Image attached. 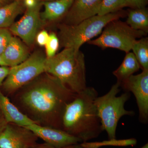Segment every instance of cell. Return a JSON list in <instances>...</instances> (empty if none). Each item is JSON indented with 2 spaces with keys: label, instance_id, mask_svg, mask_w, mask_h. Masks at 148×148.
Here are the masks:
<instances>
[{
  "label": "cell",
  "instance_id": "cell-10",
  "mask_svg": "<svg viewBox=\"0 0 148 148\" xmlns=\"http://www.w3.org/2000/svg\"><path fill=\"white\" fill-rule=\"evenodd\" d=\"M38 139L27 127L7 123L0 133V148H31Z\"/></svg>",
  "mask_w": 148,
  "mask_h": 148
},
{
  "label": "cell",
  "instance_id": "cell-29",
  "mask_svg": "<svg viewBox=\"0 0 148 148\" xmlns=\"http://www.w3.org/2000/svg\"><path fill=\"white\" fill-rule=\"evenodd\" d=\"M7 124V123L5 121L4 119L3 118V119H1L0 118V133L3 131Z\"/></svg>",
  "mask_w": 148,
  "mask_h": 148
},
{
  "label": "cell",
  "instance_id": "cell-8",
  "mask_svg": "<svg viewBox=\"0 0 148 148\" xmlns=\"http://www.w3.org/2000/svg\"><path fill=\"white\" fill-rule=\"evenodd\" d=\"M45 1L33 8L26 9L24 16L9 28L12 34L18 37L27 46L33 44L39 29L42 26L40 10Z\"/></svg>",
  "mask_w": 148,
  "mask_h": 148
},
{
  "label": "cell",
  "instance_id": "cell-17",
  "mask_svg": "<svg viewBox=\"0 0 148 148\" xmlns=\"http://www.w3.org/2000/svg\"><path fill=\"white\" fill-rule=\"evenodd\" d=\"M140 64L132 52H127L117 69L113 72V74L117 79L118 82L121 83L130 77L138 72L140 69Z\"/></svg>",
  "mask_w": 148,
  "mask_h": 148
},
{
  "label": "cell",
  "instance_id": "cell-2",
  "mask_svg": "<svg viewBox=\"0 0 148 148\" xmlns=\"http://www.w3.org/2000/svg\"><path fill=\"white\" fill-rule=\"evenodd\" d=\"M98 96L95 88L87 87L66 106L62 130L82 143L98 138L103 131L95 104Z\"/></svg>",
  "mask_w": 148,
  "mask_h": 148
},
{
  "label": "cell",
  "instance_id": "cell-18",
  "mask_svg": "<svg viewBox=\"0 0 148 148\" xmlns=\"http://www.w3.org/2000/svg\"><path fill=\"white\" fill-rule=\"evenodd\" d=\"M126 23L136 31L148 33V11L146 8H133L127 14Z\"/></svg>",
  "mask_w": 148,
  "mask_h": 148
},
{
  "label": "cell",
  "instance_id": "cell-9",
  "mask_svg": "<svg viewBox=\"0 0 148 148\" xmlns=\"http://www.w3.org/2000/svg\"><path fill=\"white\" fill-rule=\"evenodd\" d=\"M127 92L135 95L141 122L147 123L148 121V70L137 75H132L121 84Z\"/></svg>",
  "mask_w": 148,
  "mask_h": 148
},
{
  "label": "cell",
  "instance_id": "cell-3",
  "mask_svg": "<svg viewBox=\"0 0 148 148\" xmlns=\"http://www.w3.org/2000/svg\"><path fill=\"white\" fill-rule=\"evenodd\" d=\"M45 72L77 94L87 87L84 55L79 49L66 48L53 57L47 58Z\"/></svg>",
  "mask_w": 148,
  "mask_h": 148
},
{
  "label": "cell",
  "instance_id": "cell-5",
  "mask_svg": "<svg viewBox=\"0 0 148 148\" xmlns=\"http://www.w3.org/2000/svg\"><path fill=\"white\" fill-rule=\"evenodd\" d=\"M120 83L117 82L108 93L95 98V104L103 131H106L109 140L116 138V130L119 121L122 117L133 116L135 112L125 108V105L130 94L126 92L117 96L120 91Z\"/></svg>",
  "mask_w": 148,
  "mask_h": 148
},
{
  "label": "cell",
  "instance_id": "cell-1",
  "mask_svg": "<svg viewBox=\"0 0 148 148\" xmlns=\"http://www.w3.org/2000/svg\"><path fill=\"white\" fill-rule=\"evenodd\" d=\"M18 91V102L37 124L62 130L66 106L76 97L58 79L45 72Z\"/></svg>",
  "mask_w": 148,
  "mask_h": 148
},
{
  "label": "cell",
  "instance_id": "cell-7",
  "mask_svg": "<svg viewBox=\"0 0 148 148\" xmlns=\"http://www.w3.org/2000/svg\"><path fill=\"white\" fill-rule=\"evenodd\" d=\"M46 58L45 53L36 51L21 64L10 67L2 85L5 90L8 94L14 93L45 73Z\"/></svg>",
  "mask_w": 148,
  "mask_h": 148
},
{
  "label": "cell",
  "instance_id": "cell-30",
  "mask_svg": "<svg viewBox=\"0 0 148 148\" xmlns=\"http://www.w3.org/2000/svg\"><path fill=\"white\" fill-rule=\"evenodd\" d=\"M12 1V0H0V6L5 5Z\"/></svg>",
  "mask_w": 148,
  "mask_h": 148
},
{
  "label": "cell",
  "instance_id": "cell-21",
  "mask_svg": "<svg viewBox=\"0 0 148 148\" xmlns=\"http://www.w3.org/2000/svg\"><path fill=\"white\" fill-rule=\"evenodd\" d=\"M137 140L135 139H129L127 140H117L116 139L110 140L108 141H104L98 143H88L86 144L87 148H97L102 146L115 145L128 146L134 145H136Z\"/></svg>",
  "mask_w": 148,
  "mask_h": 148
},
{
  "label": "cell",
  "instance_id": "cell-20",
  "mask_svg": "<svg viewBox=\"0 0 148 148\" xmlns=\"http://www.w3.org/2000/svg\"><path fill=\"white\" fill-rule=\"evenodd\" d=\"M128 7L125 0H102L97 15H106L119 11Z\"/></svg>",
  "mask_w": 148,
  "mask_h": 148
},
{
  "label": "cell",
  "instance_id": "cell-15",
  "mask_svg": "<svg viewBox=\"0 0 148 148\" xmlns=\"http://www.w3.org/2000/svg\"><path fill=\"white\" fill-rule=\"evenodd\" d=\"M73 0H46L43 6L44 10L40 13L42 25L52 23L65 17Z\"/></svg>",
  "mask_w": 148,
  "mask_h": 148
},
{
  "label": "cell",
  "instance_id": "cell-24",
  "mask_svg": "<svg viewBox=\"0 0 148 148\" xmlns=\"http://www.w3.org/2000/svg\"><path fill=\"white\" fill-rule=\"evenodd\" d=\"M49 34L45 30H42L38 32L36 36L37 43L40 46H45L49 38Z\"/></svg>",
  "mask_w": 148,
  "mask_h": 148
},
{
  "label": "cell",
  "instance_id": "cell-13",
  "mask_svg": "<svg viewBox=\"0 0 148 148\" xmlns=\"http://www.w3.org/2000/svg\"><path fill=\"white\" fill-rule=\"evenodd\" d=\"M0 111L7 123H12L22 127H27L34 123H37L21 112L1 90Z\"/></svg>",
  "mask_w": 148,
  "mask_h": 148
},
{
  "label": "cell",
  "instance_id": "cell-32",
  "mask_svg": "<svg viewBox=\"0 0 148 148\" xmlns=\"http://www.w3.org/2000/svg\"><path fill=\"white\" fill-rule=\"evenodd\" d=\"M140 148H148V143H146L145 145H144L142 147Z\"/></svg>",
  "mask_w": 148,
  "mask_h": 148
},
{
  "label": "cell",
  "instance_id": "cell-4",
  "mask_svg": "<svg viewBox=\"0 0 148 148\" xmlns=\"http://www.w3.org/2000/svg\"><path fill=\"white\" fill-rule=\"evenodd\" d=\"M123 16L119 11L102 16L95 15L75 25L60 24L58 36L60 45L64 48L79 49L85 43L101 34L109 23Z\"/></svg>",
  "mask_w": 148,
  "mask_h": 148
},
{
  "label": "cell",
  "instance_id": "cell-11",
  "mask_svg": "<svg viewBox=\"0 0 148 148\" xmlns=\"http://www.w3.org/2000/svg\"><path fill=\"white\" fill-rule=\"evenodd\" d=\"M25 127L31 130L38 138L44 141L45 143L57 147H63L82 143L79 138L61 129L36 123Z\"/></svg>",
  "mask_w": 148,
  "mask_h": 148
},
{
  "label": "cell",
  "instance_id": "cell-19",
  "mask_svg": "<svg viewBox=\"0 0 148 148\" xmlns=\"http://www.w3.org/2000/svg\"><path fill=\"white\" fill-rule=\"evenodd\" d=\"M133 54L143 70H148V38L142 37L137 40L132 45Z\"/></svg>",
  "mask_w": 148,
  "mask_h": 148
},
{
  "label": "cell",
  "instance_id": "cell-6",
  "mask_svg": "<svg viewBox=\"0 0 148 148\" xmlns=\"http://www.w3.org/2000/svg\"><path fill=\"white\" fill-rule=\"evenodd\" d=\"M146 35L145 32L134 30L126 22L117 19L109 23L103 29L100 36L88 43L103 49L112 48L127 53L131 50L137 39Z\"/></svg>",
  "mask_w": 148,
  "mask_h": 148
},
{
  "label": "cell",
  "instance_id": "cell-16",
  "mask_svg": "<svg viewBox=\"0 0 148 148\" xmlns=\"http://www.w3.org/2000/svg\"><path fill=\"white\" fill-rule=\"evenodd\" d=\"M23 0H12L0 6V29H8L14 23L15 18L26 10Z\"/></svg>",
  "mask_w": 148,
  "mask_h": 148
},
{
  "label": "cell",
  "instance_id": "cell-25",
  "mask_svg": "<svg viewBox=\"0 0 148 148\" xmlns=\"http://www.w3.org/2000/svg\"><path fill=\"white\" fill-rule=\"evenodd\" d=\"M31 148H84L82 145V143L73 145L68 146V147H57L47 144V143H36Z\"/></svg>",
  "mask_w": 148,
  "mask_h": 148
},
{
  "label": "cell",
  "instance_id": "cell-22",
  "mask_svg": "<svg viewBox=\"0 0 148 148\" xmlns=\"http://www.w3.org/2000/svg\"><path fill=\"white\" fill-rule=\"evenodd\" d=\"M60 45L59 38L54 33L49 34V38L45 45V55L47 58H51L56 54Z\"/></svg>",
  "mask_w": 148,
  "mask_h": 148
},
{
  "label": "cell",
  "instance_id": "cell-26",
  "mask_svg": "<svg viewBox=\"0 0 148 148\" xmlns=\"http://www.w3.org/2000/svg\"><path fill=\"white\" fill-rule=\"evenodd\" d=\"M128 7L133 8H145L148 0H125Z\"/></svg>",
  "mask_w": 148,
  "mask_h": 148
},
{
  "label": "cell",
  "instance_id": "cell-28",
  "mask_svg": "<svg viewBox=\"0 0 148 148\" xmlns=\"http://www.w3.org/2000/svg\"><path fill=\"white\" fill-rule=\"evenodd\" d=\"M43 1L44 0H23V2L26 9L31 8L35 7Z\"/></svg>",
  "mask_w": 148,
  "mask_h": 148
},
{
  "label": "cell",
  "instance_id": "cell-27",
  "mask_svg": "<svg viewBox=\"0 0 148 148\" xmlns=\"http://www.w3.org/2000/svg\"><path fill=\"white\" fill-rule=\"evenodd\" d=\"M10 67L0 66V86H2L3 83L8 75Z\"/></svg>",
  "mask_w": 148,
  "mask_h": 148
},
{
  "label": "cell",
  "instance_id": "cell-12",
  "mask_svg": "<svg viewBox=\"0 0 148 148\" xmlns=\"http://www.w3.org/2000/svg\"><path fill=\"white\" fill-rule=\"evenodd\" d=\"M102 0H73L64 24L75 25L97 15Z\"/></svg>",
  "mask_w": 148,
  "mask_h": 148
},
{
  "label": "cell",
  "instance_id": "cell-31",
  "mask_svg": "<svg viewBox=\"0 0 148 148\" xmlns=\"http://www.w3.org/2000/svg\"><path fill=\"white\" fill-rule=\"evenodd\" d=\"M0 66H5L4 63L3 61L2 58L1 56L0 55Z\"/></svg>",
  "mask_w": 148,
  "mask_h": 148
},
{
  "label": "cell",
  "instance_id": "cell-14",
  "mask_svg": "<svg viewBox=\"0 0 148 148\" xmlns=\"http://www.w3.org/2000/svg\"><path fill=\"white\" fill-rule=\"evenodd\" d=\"M1 56L5 66L12 67L24 62L30 55L27 45L19 38L12 36Z\"/></svg>",
  "mask_w": 148,
  "mask_h": 148
},
{
  "label": "cell",
  "instance_id": "cell-23",
  "mask_svg": "<svg viewBox=\"0 0 148 148\" xmlns=\"http://www.w3.org/2000/svg\"><path fill=\"white\" fill-rule=\"evenodd\" d=\"M12 36L9 29H0V55L2 54Z\"/></svg>",
  "mask_w": 148,
  "mask_h": 148
}]
</instances>
